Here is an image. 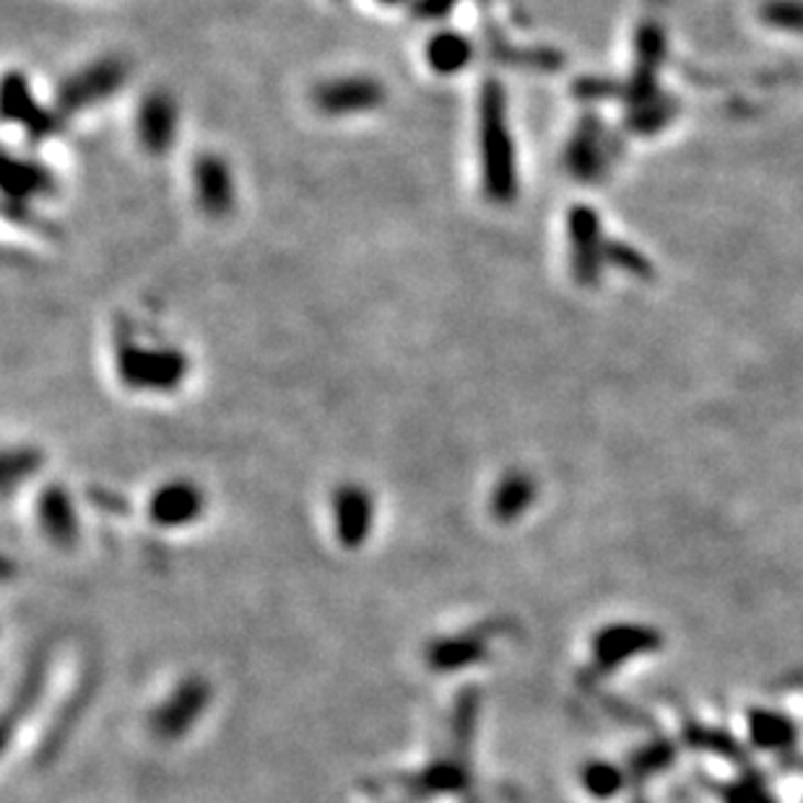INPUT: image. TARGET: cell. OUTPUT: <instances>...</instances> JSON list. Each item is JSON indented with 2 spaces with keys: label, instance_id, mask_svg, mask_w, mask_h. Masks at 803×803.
I'll return each mask as SVG.
<instances>
[{
  "label": "cell",
  "instance_id": "7a4b0ae2",
  "mask_svg": "<svg viewBox=\"0 0 803 803\" xmlns=\"http://www.w3.org/2000/svg\"><path fill=\"white\" fill-rule=\"evenodd\" d=\"M117 377L131 391L169 393L188 377L190 362L174 347H151L140 343L131 330H120L115 343Z\"/></svg>",
  "mask_w": 803,
  "mask_h": 803
},
{
  "label": "cell",
  "instance_id": "52a82bcc",
  "mask_svg": "<svg viewBox=\"0 0 803 803\" xmlns=\"http://www.w3.org/2000/svg\"><path fill=\"white\" fill-rule=\"evenodd\" d=\"M3 117L5 123H19L32 138H47L58 128V117L39 108L30 81L21 73H9L3 81Z\"/></svg>",
  "mask_w": 803,
  "mask_h": 803
},
{
  "label": "cell",
  "instance_id": "e0dca14e",
  "mask_svg": "<svg viewBox=\"0 0 803 803\" xmlns=\"http://www.w3.org/2000/svg\"><path fill=\"white\" fill-rule=\"evenodd\" d=\"M674 749L668 744H655L651 749L640 751L635 757V772L637 774H651L664 770V767L671 762Z\"/></svg>",
  "mask_w": 803,
  "mask_h": 803
},
{
  "label": "cell",
  "instance_id": "9a60e30c",
  "mask_svg": "<svg viewBox=\"0 0 803 803\" xmlns=\"http://www.w3.org/2000/svg\"><path fill=\"white\" fill-rule=\"evenodd\" d=\"M583 783H586L588 793H593L596 799H611V795L622 791L624 774L609 762H590L583 770Z\"/></svg>",
  "mask_w": 803,
  "mask_h": 803
},
{
  "label": "cell",
  "instance_id": "ba28073f",
  "mask_svg": "<svg viewBox=\"0 0 803 803\" xmlns=\"http://www.w3.org/2000/svg\"><path fill=\"white\" fill-rule=\"evenodd\" d=\"M3 190H5V214L19 211V218H24L26 206L32 199H45L55 190L53 174L37 161L5 157L3 172Z\"/></svg>",
  "mask_w": 803,
  "mask_h": 803
},
{
  "label": "cell",
  "instance_id": "ac0fdd59",
  "mask_svg": "<svg viewBox=\"0 0 803 803\" xmlns=\"http://www.w3.org/2000/svg\"><path fill=\"white\" fill-rule=\"evenodd\" d=\"M692 742L700 746V749L725 754V757H738L736 742L731 736L721 734V731H692Z\"/></svg>",
  "mask_w": 803,
  "mask_h": 803
},
{
  "label": "cell",
  "instance_id": "5bb4252c",
  "mask_svg": "<svg viewBox=\"0 0 803 803\" xmlns=\"http://www.w3.org/2000/svg\"><path fill=\"white\" fill-rule=\"evenodd\" d=\"M533 502V484L523 474H510L495 491V512L502 520L520 516Z\"/></svg>",
  "mask_w": 803,
  "mask_h": 803
},
{
  "label": "cell",
  "instance_id": "9c48e42d",
  "mask_svg": "<svg viewBox=\"0 0 803 803\" xmlns=\"http://www.w3.org/2000/svg\"><path fill=\"white\" fill-rule=\"evenodd\" d=\"M660 647V635L651 626L640 624H617L603 630L601 635L596 637L593 653L598 666L603 668H617L622 666L624 660L635 658L640 653H651Z\"/></svg>",
  "mask_w": 803,
  "mask_h": 803
},
{
  "label": "cell",
  "instance_id": "4fadbf2b",
  "mask_svg": "<svg viewBox=\"0 0 803 803\" xmlns=\"http://www.w3.org/2000/svg\"><path fill=\"white\" fill-rule=\"evenodd\" d=\"M749 734L751 742L759 749H788L795 742V728L788 717L770 713V710H754L749 715Z\"/></svg>",
  "mask_w": 803,
  "mask_h": 803
},
{
  "label": "cell",
  "instance_id": "44dd1931",
  "mask_svg": "<svg viewBox=\"0 0 803 803\" xmlns=\"http://www.w3.org/2000/svg\"><path fill=\"white\" fill-rule=\"evenodd\" d=\"M377 3H383V5H400V3H406V0H377Z\"/></svg>",
  "mask_w": 803,
  "mask_h": 803
},
{
  "label": "cell",
  "instance_id": "30bf717a",
  "mask_svg": "<svg viewBox=\"0 0 803 803\" xmlns=\"http://www.w3.org/2000/svg\"><path fill=\"white\" fill-rule=\"evenodd\" d=\"M203 510V495L188 482L165 484L151 499V516L161 525H185L199 518Z\"/></svg>",
  "mask_w": 803,
  "mask_h": 803
},
{
  "label": "cell",
  "instance_id": "d6986e66",
  "mask_svg": "<svg viewBox=\"0 0 803 803\" xmlns=\"http://www.w3.org/2000/svg\"><path fill=\"white\" fill-rule=\"evenodd\" d=\"M725 801H728V803H772L770 795H767L762 788L754 785V783L734 785L728 793H725Z\"/></svg>",
  "mask_w": 803,
  "mask_h": 803
},
{
  "label": "cell",
  "instance_id": "3957f363",
  "mask_svg": "<svg viewBox=\"0 0 803 803\" xmlns=\"http://www.w3.org/2000/svg\"><path fill=\"white\" fill-rule=\"evenodd\" d=\"M125 76H128V68L120 58H102L91 63V66L81 68L79 73L63 81V87L58 89V110L63 115H76V112L94 108V104L104 102L123 87Z\"/></svg>",
  "mask_w": 803,
  "mask_h": 803
},
{
  "label": "cell",
  "instance_id": "2e32d148",
  "mask_svg": "<svg viewBox=\"0 0 803 803\" xmlns=\"http://www.w3.org/2000/svg\"><path fill=\"white\" fill-rule=\"evenodd\" d=\"M42 516L47 518V525H53L55 531L68 535L73 531V512H70L68 495L60 489H50L42 499Z\"/></svg>",
  "mask_w": 803,
  "mask_h": 803
},
{
  "label": "cell",
  "instance_id": "8fae6325",
  "mask_svg": "<svg viewBox=\"0 0 803 803\" xmlns=\"http://www.w3.org/2000/svg\"><path fill=\"white\" fill-rule=\"evenodd\" d=\"M471 58H474V45L466 34L445 30L437 32L427 45V63L434 73L440 76H455L468 68Z\"/></svg>",
  "mask_w": 803,
  "mask_h": 803
},
{
  "label": "cell",
  "instance_id": "7c38bea8",
  "mask_svg": "<svg viewBox=\"0 0 803 803\" xmlns=\"http://www.w3.org/2000/svg\"><path fill=\"white\" fill-rule=\"evenodd\" d=\"M370 495L359 486H341L336 491V516H338V531L347 544H359L370 528Z\"/></svg>",
  "mask_w": 803,
  "mask_h": 803
},
{
  "label": "cell",
  "instance_id": "6da1fadb",
  "mask_svg": "<svg viewBox=\"0 0 803 803\" xmlns=\"http://www.w3.org/2000/svg\"><path fill=\"white\" fill-rule=\"evenodd\" d=\"M507 97L497 81H486L478 94V146H482V185L495 203H510L518 193L516 149H512Z\"/></svg>",
  "mask_w": 803,
  "mask_h": 803
},
{
  "label": "cell",
  "instance_id": "277c9868",
  "mask_svg": "<svg viewBox=\"0 0 803 803\" xmlns=\"http://www.w3.org/2000/svg\"><path fill=\"white\" fill-rule=\"evenodd\" d=\"M385 87L370 76H341L328 79L315 87L313 104L328 117H349L364 115L383 108Z\"/></svg>",
  "mask_w": 803,
  "mask_h": 803
},
{
  "label": "cell",
  "instance_id": "8992f818",
  "mask_svg": "<svg viewBox=\"0 0 803 803\" xmlns=\"http://www.w3.org/2000/svg\"><path fill=\"white\" fill-rule=\"evenodd\" d=\"M193 185L203 214L222 218L235 208V174H231V167L218 154H201L195 159Z\"/></svg>",
  "mask_w": 803,
  "mask_h": 803
},
{
  "label": "cell",
  "instance_id": "5b68a950",
  "mask_svg": "<svg viewBox=\"0 0 803 803\" xmlns=\"http://www.w3.org/2000/svg\"><path fill=\"white\" fill-rule=\"evenodd\" d=\"M178 128H180V115H178V102L172 100V94L159 89L149 91V94L140 100L136 112V133L144 151L154 154V157L167 154L174 146Z\"/></svg>",
  "mask_w": 803,
  "mask_h": 803
},
{
  "label": "cell",
  "instance_id": "ffe728a7",
  "mask_svg": "<svg viewBox=\"0 0 803 803\" xmlns=\"http://www.w3.org/2000/svg\"><path fill=\"white\" fill-rule=\"evenodd\" d=\"M457 0H417V13L421 19H440L453 9Z\"/></svg>",
  "mask_w": 803,
  "mask_h": 803
},
{
  "label": "cell",
  "instance_id": "7402d4cb",
  "mask_svg": "<svg viewBox=\"0 0 803 803\" xmlns=\"http://www.w3.org/2000/svg\"><path fill=\"white\" fill-rule=\"evenodd\" d=\"M637 803H643V801H637Z\"/></svg>",
  "mask_w": 803,
  "mask_h": 803
}]
</instances>
